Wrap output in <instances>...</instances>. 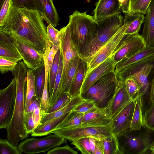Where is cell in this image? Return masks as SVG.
<instances>
[{
  "mask_svg": "<svg viewBox=\"0 0 154 154\" xmlns=\"http://www.w3.org/2000/svg\"><path fill=\"white\" fill-rule=\"evenodd\" d=\"M43 20L35 9L14 7L4 24L0 26V31L43 55L48 38Z\"/></svg>",
  "mask_w": 154,
  "mask_h": 154,
  "instance_id": "6da1fadb",
  "label": "cell"
},
{
  "mask_svg": "<svg viewBox=\"0 0 154 154\" xmlns=\"http://www.w3.org/2000/svg\"><path fill=\"white\" fill-rule=\"evenodd\" d=\"M27 68L23 61H20L12 72L16 83V99L12 119L6 129L7 139L16 147L18 146L20 141L26 139L28 135L24 123Z\"/></svg>",
  "mask_w": 154,
  "mask_h": 154,
  "instance_id": "7a4b0ae2",
  "label": "cell"
},
{
  "mask_svg": "<svg viewBox=\"0 0 154 154\" xmlns=\"http://www.w3.org/2000/svg\"><path fill=\"white\" fill-rule=\"evenodd\" d=\"M154 73V55L133 64L118 72V80L125 82L133 79L139 89V96L142 97L143 113L152 103L150 99L151 82Z\"/></svg>",
  "mask_w": 154,
  "mask_h": 154,
  "instance_id": "3957f363",
  "label": "cell"
},
{
  "mask_svg": "<svg viewBox=\"0 0 154 154\" xmlns=\"http://www.w3.org/2000/svg\"><path fill=\"white\" fill-rule=\"evenodd\" d=\"M68 24L72 41L81 56L96 34L97 22L87 11L76 10L69 16Z\"/></svg>",
  "mask_w": 154,
  "mask_h": 154,
  "instance_id": "277c9868",
  "label": "cell"
},
{
  "mask_svg": "<svg viewBox=\"0 0 154 154\" xmlns=\"http://www.w3.org/2000/svg\"><path fill=\"white\" fill-rule=\"evenodd\" d=\"M118 82L114 71L108 73L81 93V96L83 99L92 101L97 108H106L114 96Z\"/></svg>",
  "mask_w": 154,
  "mask_h": 154,
  "instance_id": "5b68a950",
  "label": "cell"
},
{
  "mask_svg": "<svg viewBox=\"0 0 154 154\" xmlns=\"http://www.w3.org/2000/svg\"><path fill=\"white\" fill-rule=\"evenodd\" d=\"M117 137L124 154L146 153L154 144V131L145 126L140 130H127Z\"/></svg>",
  "mask_w": 154,
  "mask_h": 154,
  "instance_id": "8992f818",
  "label": "cell"
},
{
  "mask_svg": "<svg viewBox=\"0 0 154 154\" xmlns=\"http://www.w3.org/2000/svg\"><path fill=\"white\" fill-rule=\"evenodd\" d=\"M120 13L97 21L96 34L85 49L81 57L87 62L124 24Z\"/></svg>",
  "mask_w": 154,
  "mask_h": 154,
  "instance_id": "52a82bcc",
  "label": "cell"
},
{
  "mask_svg": "<svg viewBox=\"0 0 154 154\" xmlns=\"http://www.w3.org/2000/svg\"><path fill=\"white\" fill-rule=\"evenodd\" d=\"M128 27L127 24H124L115 34L87 62V69L85 79L94 69L106 59L112 56L119 44L125 35Z\"/></svg>",
  "mask_w": 154,
  "mask_h": 154,
  "instance_id": "ba28073f",
  "label": "cell"
},
{
  "mask_svg": "<svg viewBox=\"0 0 154 154\" xmlns=\"http://www.w3.org/2000/svg\"><path fill=\"white\" fill-rule=\"evenodd\" d=\"M70 141L84 137L103 139L112 134V126H77L54 131L51 132Z\"/></svg>",
  "mask_w": 154,
  "mask_h": 154,
  "instance_id": "9c48e42d",
  "label": "cell"
},
{
  "mask_svg": "<svg viewBox=\"0 0 154 154\" xmlns=\"http://www.w3.org/2000/svg\"><path fill=\"white\" fill-rule=\"evenodd\" d=\"M66 143V139L54 134L42 138L26 139L20 142L18 147L22 153L35 154L45 152Z\"/></svg>",
  "mask_w": 154,
  "mask_h": 154,
  "instance_id": "30bf717a",
  "label": "cell"
},
{
  "mask_svg": "<svg viewBox=\"0 0 154 154\" xmlns=\"http://www.w3.org/2000/svg\"><path fill=\"white\" fill-rule=\"evenodd\" d=\"M16 95L15 79H12L6 88L0 91V128L6 129L12 119Z\"/></svg>",
  "mask_w": 154,
  "mask_h": 154,
  "instance_id": "8fae6325",
  "label": "cell"
},
{
  "mask_svg": "<svg viewBox=\"0 0 154 154\" xmlns=\"http://www.w3.org/2000/svg\"><path fill=\"white\" fill-rule=\"evenodd\" d=\"M146 46L138 33L126 35L119 44L112 56L116 65Z\"/></svg>",
  "mask_w": 154,
  "mask_h": 154,
  "instance_id": "7c38bea8",
  "label": "cell"
},
{
  "mask_svg": "<svg viewBox=\"0 0 154 154\" xmlns=\"http://www.w3.org/2000/svg\"><path fill=\"white\" fill-rule=\"evenodd\" d=\"M59 31L60 49L63 60L62 86L71 61L75 56L80 55L72 41L69 25L61 28Z\"/></svg>",
  "mask_w": 154,
  "mask_h": 154,
  "instance_id": "4fadbf2b",
  "label": "cell"
},
{
  "mask_svg": "<svg viewBox=\"0 0 154 154\" xmlns=\"http://www.w3.org/2000/svg\"><path fill=\"white\" fill-rule=\"evenodd\" d=\"M135 100H132L130 101L112 118V132L116 136L125 131L129 129L135 108Z\"/></svg>",
  "mask_w": 154,
  "mask_h": 154,
  "instance_id": "5bb4252c",
  "label": "cell"
},
{
  "mask_svg": "<svg viewBox=\"0 0 154 154\" xmlns=\"http://www.w3.org/2000/svg\"><path fill=\"white\" fill-rule=\"evenodd\" d=\"M112 122L108 107L103 109L96 107L84 114L79 126H112Z\"/></svg>",
  "mask_w": 154,
  "mask_h": 154,
  "instance_id": "9a60e30c",
  "label": "cell"
},
{
  "mask_svg": "<svg viewBox=\"0 0 154 154\" xmlns=\"http://www.w3.org/2000/svg\"><path fill=\"white\" fill-rule=\"evenodd\" d=\"M17 51L28 68L32 70L44 62L43 56L26 44L14 39Z\"/></svg>",
  "mask_w": 154,
  "mask_h": 154,
  "instance_id": "2e32d148",
  "label": "cell"
},
{
  "mask_svg": "<svg viewBox=\"0 0 154 154\" xmlns=\"http://www.w3.org/2000/svg\"><path fill=\"white\" fill-rule=\"evenodd\" d=\"M131 100L127 91L125 82L118 81L115 94L108 108L112 118Z\"/></svg>",
  "mask_w": 154,
  "mask_h": 154,
  "instance_id": "e0dca14e",
  "label": "cell"
},
{
  "mask_svg": "<svg viewBox=\"0 0 154 154\" xmlns=\"http://www.w3.org/2000/svg\"><path fill=\"white\" fill-rule=\"evenodd\" d=\"M116 64L112 57L106 59L94 69L84 79L81 93L86 91L96 81L103 75L114 71Z\"/></svg>",
  "mask_w": 154,
  "mask_h": 154,
  "instance_id": "ac0fdd59",
  "label": "cell"
},
{
  "mask_svg": "<svg viewBox=\"0 0 154 154\" xmlns=\"http://www.w3.org/2000/svg\"><path fill=\"white\" fill-rule=\"evenodd\" d=\"M95 5L93 17L97 21L120 13L121 4L118 0H99Z\"/></svg>",
  "mask_w": 154,
  "mask_h": 154,
  "instance_id": "d6986e66",
  "label": "cell"
},
{
  "mask_svg": "<svg viewBox=\"0 0 154 154\" xmlns=\"http://www.w3.org/2000/svg\"><path fill=\"white\" fill-rule=\"evenodd\" d=\"M35 9L48 24H51L55 27L59 25L60 17L53 0H35Z\"/></svg>",
  "mask_w": 154,
  "mask_h": 154,
  "instance_id": "ffe728a7",
  "label": "cell"
},
{
  "mask_svg": "<svg viewBox=\"0 0 154 154\" xmlns=\"http://www.w3.org/2000/svg\"><path fill=\"white\" fill-rule=\"evenodd\" d=\"M145 17L141 35L146 46L154 47V0H152Z\"/></svg>",
  "mask_w": 154,
  "mask_h": 154,
  "instance_id": "44dd1931",
  "label": "cell"
},
{
  "mask_svg": "<svg viewBox=\"0 0 154 154\" xmlns=\"http://www.w3.org/2000/svg\"><path fill=\"white\" fill-rule=\"evenodd\" d=\"M87 62L80 56L68 92L72 98L81 94V89L87 72Z\"/></svg>",
  "mask_w": 154,
  "mask_h": 154,
  "instance_id": "7402d4cb",
  "label": "cell"
},
{
  "mask_svg": "<svg viewBox=\"0 0 154 154\" xmlns=\"http://www.w3.org/2000/svg\"><path fill=\"white\" fill-rule=\"evenodd\" d=\"M153 55L154 47L146 46L117 63L116 65L114 72L116 74L126 67Z\"/></svg>",
  "mask_w": 154,
  "mask_h": 154,
  "instance_id": "603a6c76",
  "label": "cell"
},
{
  "mask_svg": "<svg viewBox=\"0 0 154 154\" xmlns=\"http://www.w3.org/2000/svg\"><path fill=\"white\" fill-rule=\"evenodd\" d=\"M69 114L53 119L44 123L41 124L31 132V136L32 137H40L51 134L64 120Z\"/></svg>",
  "mask_w": 154,
  "mask_h": 154,
  "instance_id": "cb8c5ba5",
  "label": "cell"
},
{
  "mask_svg": "<svg viewBox=\"0 0 154 154\" xmlns=\"http://www.w3.org/2000/svg\"><path fill=\"white\" fill-rule=\"evenodd\" d=\"M145 17L143 14L139 12L125 14L123 23L128 25L125 35L138 33L144 22Z\"/></svg>",
  "mask_w": 154,
  "mask_h": 154,
  "instance_id": "d4e9b609",
  "label": "cell"
},
{
  "mask_svg": "<svg viewBox=\"0 0 154 154\" xmlns=\"http://www.w3.org/2000/svg\"><path fill=\"white\" fill-rule=\"evenodd\" d=\"M82 100L80 95H78L72 98L67 105L60 109L50 113L45 114L42 116L41 124L44 123L53 119L69 114L81 103Z\"/></svg>",
  "mask_w": 154,
  "mask_h": 154,
  "instance_id": "484cf974",
  "label": "cell"
},
{
  "mask_svg": "<svg viewBox=\"0 0 154 154\" xmlns=\"http://www.w3.org/2000/svg\"><path fill=\"white\" fill-rule=\"evenodd\" d=\"M143 110V100L141 96H139L135 100V104L131 125V131L140 130L144 126Z\"/></svg>",
  "mask_w": 154,
  "mask_h": 154,
  "instance_id": "4316f807",
  "label": "cell"
},
{
  "mask_svg": "<svg viewBox=\"0 0 154 154\" xmlns=\"http://www.w3.org/2000/svg\"><path fill=\"white\" fill-rule=\"evenodd\" d=\"M31 71L35 76L36 91L35 98L38 101L40 106L45 82V70L44 62Z\"/></svg>",
  "mask_w": 154,
  "mask_h": 154,
  "instance_id": "83f0119b",
  "label": "cell"
},
{
  "mask_svg": "<svg viewBox=\"0 0 154 154\" xmlns=\"http://www.w3.org/2000/svg\"><path fill=\"white\" fill-rule=\"evenodd\" d=\"M102 141L104 154H124L119 144L117 136L114 133L104 138Z\"/></svg>",
  "mask_w": 154,
  "mask_h": 154,
  "instance_id": "f1b7e54d",
  "label": "cell"
},
{
  "mask_svg": "<svg viewBox=\"0 0 154 154\" xmlns=\"http://www.w3.org/2000/svg\"><path fill=\"white\" fill-rule=\"evenodd\" d=\"M80 55L74 57L71 61L66 75L61 86L62 92L68 93L72 80L78 67Z\"/></svg>",
  "mask_w": 154,
  "mask_h": 154,
  "instance_id": "f546056e",
  "label": "cell"
},
{
  "mask_svg": "<svg viewBox=\"0 0 154 154\" xmlns=\"http://www.w3.org/2000/svg\"><path fill=\"white\" fill-rule=\"evenodd\" d=\"M84 114L78 112L74 110H72L70 112L64 120L55 128L54 131L60 129L80 126L82 123Z\"/></svg>",
  "mask_w": 154,
  "mask_h": 154,
  "instance_id": "4dcf8cb0",
  "label": "cell"
},
{
  "mask_svg": "<svg viewBox=\"0 0 154 154\" xmlns=\"http://www.w3.org/2000/svg\"><path fill=\"white\" fill-rule=\"evenodd\" d=\"M25 110L27 109L32 100L36 96L35 76L32 71L29 69H27V80Z\"/></svg>",
  "mask_w": 154,
  "mask_h": 154,
  "instance_id": "1f68e13d",
  "label": "cell"
},
{
  "mask_svg": "<svg viewBox=\"0 0 154 154\" xmlns=\"http://www.w3.org/2000/svg\"><path fill=\"white\" fill-rule=\"evenodd\" d=\"M45 70V82L42 93L40 108L42 116L47 113L51 106L50 97L48 93V79L49 70L48 62H44Z\"/></svg>",
  "mask_w": 154,
  "mask_h": 154,
  "instance_id": "d6a6232c",
  "label": "cell"
},
{
  "mask_svg": "<svg viewBox=\"0 0 154 154\" xmlns=\"http://www.w3.org/2000/svg\"><path fill=\"white\" fill-rule=\"evenodd\" d=\"M60 54L59 48L55 56L51 67L49 73L48 89L50 98L53 94L55 80L58 72Z\"/></svg>",
  "mask_w": 154,
  "mask_h": 154,
  "instance_id": "836d02e7",
  "label": "cell"
},
{
  "mask_svg": "<svg viewBox=\"0 0 154 154\" xmlns=\"http://www.w3.org/2000/svg\"><path fill=\"white\" fill-rule=\"evenodd\" d=\"M63 69V57L60 52L58 72L55 80L53 94L50 98L51 105L54 103L62 92L61 91V79Z\"/></svg>",
  "mask_w": 154,
  "mask_h": 154,
  "instance_id": "e575fe53",
  "label": "cell"
},
{
  "mask_svg": "<svg viewBox=\"0 0 154 154\" xmlns=\"http://www.w3.org/2000/svg\"><path fill=\"white\" fill-rule=\"evenodd\" d=\"M68 93L62 92L46 113L58 110L67 105L72 99Z\"/></svg>",
  "mask_w": 154,
  "mask_h": 154,
  "instance_id": "d590c367",
  "label": "cell"
},
{
  "mask_svg": "<svg viewBox=\"0 0 154 154\" xmlns=\"http://www.w3.org/2000/svg\"><path fill=\"white\" fill-rule=\"evenodd\" d=\"M89 137L79 138L72 141L71 144L82 154H93Z\"/></svg>",
  "mask_w": 154,
  "mask_h": 154,
  "instance_id": "8d00e7d4",
  "label": "cell"
},
{
  "mask_svg": "<svg viewBox=\"0 0 154 154\" xmlns=\"http://www.w3.org/2000/svg\"><path fill=\"white\" fill-rule=\"evenodd\" d=\"M0 58L18 63L22 60L19 53L0 45Z\"/></svg>",
  "mask_w": 154,
  "mask_h": 154,
  "instance_id": "74e56055",
  "label": "cell"
},
{
  "mask_svg": "<svg viewBox=\"0 0 154 154\" xmlns=\"http://www.w3.org/2000/svg\"><path fill=\"white\" fill-rule=\"evenodd\" d=\"M14 7L12 0H5L0 7V26L4 24Z\"/></svg>",
  "mask_w": 154,
  "mask_h": 154,
  "instance_id": "f35d334b",
  "label": "cell"
},
{
  "mask_svg": "<svg viewBox=\"0 0 154 154\" xmlns=\"http://www.w3.org/2000/svg\"><path fill=\"white\" fill-rule=\"evenodd\" d=\"M152 0H135L131 3L129 13L139 12L146 14Z\"/></svg>",
  "mask_w": 154,
  "mask_h": 154,
  "instance_id": "ab89813d",
  "label": "cell"
},
{
  "mask_svg": "<svg viewBox=\"0 0 154 154\" xmlns=\"http://www.w3.org/2000/svg\"><path fill=\"white\" fill-rule=\"evenodd\" d=\"M1 154H21L22 152L18 146L13 145L7 139L1 138L0 140Z\"/></svg>",
  "mask_w": 154,
  "mask_h": 154,
  "instance_id": "60d3db41",
  "label": "cell"
},
{
  "mask_svg": "<svg viewBox=\"0 0 154 154\" xmlns=\"http://www.w3.org/2000/svg\"><path fill=\"white\" fill-rule=\"evenodd\" d=\"M144 126L148 129L154 131V102L144 112L143 116Z\"/></svg>",
  "mask_w": 154,
  "mask_h": 154,
  "instance_id": "b9f144b4",
  "label": "cell"
},
{
  "mask_svg": "<svg viewBox=\"0 0 154 154\" xmlns=\"http://www.w3.org/2000/svg\"><path fill=\"white\" fill-rule=\"evenodd\" d=\"M126 88L131 100H135L139 96V89L138 86L132 79H128L125 81Z\"/></svg>",
  "mask_w": 154,
  "mask_h": 154,
  "instance_id": "7bdbcfd3",
  "label": "cell"
},
{
  "mask_svg": "<svg viewBox=\"0 0 154 154\" xmlns=\"http://www.w3.org/2000/svg\"><path fill=\"white\" fill-rule=\"evenodd\" d=\"M47 33L48 38L52 45L60 46V31L51 24H49L47 27Z\"/></svg>",
  "mask_w": 154,
  "mask_h": 154,
  "instance_id": "ee69618b",
  "label": "cell"
},
{
  "mask_svg": "<svg viewBox=\"0 0 154 154\" xmlns=\"http://www.w3.org/2000/svg\"><path fill=\"white\" fill-rule=\"evenodd\" d=\"M0 45L18 52L13 38L0 31Z\"/></svg>",
  "mask_w": 154,
  "mask_h": 154,
  "instance_id": "f6af8a7d",
  "label": "cell"
},
{
  "mask_svg": "<svg viewBox=\"0 0 154 154\" xmlns=\"http://www.w3.org/2000/svg\"><path fill=\"white\" fill-rule=\"evenodd\" d=\"M95 107H96L92 101L83 99L81 103L74 110L78 112L85 114Z\"/></svg>",
  "mask_w": 154,
  "mask_h": 154,
  "instance_id": "bcb514c9",
  "label": "cell"
},
{
  "mask_svg": "<svg viewBox=\"0 0 154 154\" xmlns=\"http://www.w3.org/2000/svg\"><path fill=\"white\" fill-rule=\"evenodd\" d=\"M93 154H104V148L102 139L95 137L89 138Z\"/></svg>",
  "mask_w": 154,
  "mask_h": 154,
  "instance_id": "7dc6e473",
  "label": "cell"
},
{
  "mask_svg": "<svg viewBox=\"0 0 154 154\" xmlns=\"http://www.w3.org/2000/svg\"><path fill=\"white\" fill-rule=\"evenodd\" d=\"M17 63L0 58V71L2 74L13 71Z\"/></svg>",
  "mask_w": 154,
  "mask_h": 154,
  "instance_id": "c3c4849f",
  "label": "cell"
},
{
  "mask_svg": "<svg viewBox=\"0 0 154 154\" xmlns=\"http://www.w3.org/2000/svg\"><path fill=\"white\" fill-rule=\"evenodd\" d=\"M48 154H77V151L74 150L68 145L61 147H54L48 151Z\"/></svg>",
  "mask_w": 154,
  "mask_h": 154,
  "instance_id": "681fc988",
  "label": "cell"
},
{
  "mask_svg": "<svg viewBox=\"0 0 154 154\" xmlns=\"http://www.w3.org/2000/svg\"><path fill=\"white\" fill-rule=\"evenodd\" d=\"M33 112H25L24 114V123L26 132L28 134L31 133L35 128L33 118Z\"/></svg>",
  "mask_w": 154,
  "mask_h": 154,
  "instance_id": "f907efd6",
  "label": "cell"
},
{
  "mask_svg": "<svg viewBox=\"0 0 154 154\" xmlns=\"http://www.w3.org/2000/svg\"><path fill=\"white\" fill-rule=\"evenodd\" d=\"M12 0L14 7L35 9V0Z\"/></svg>",
  "mask_w": 154,
  "mask_h": 154,
  "instance_id": "816d5d0a",
  "label": "cell"
},
{
  "mask_svg": "<svg viewBox=\"0 0 154 154\" xmlns=\"http://www.w3.org/2000/svg\"><path fill=\"white\" fill-rule=\"evenodd\" d=\"M60 46L52 45L49 52L48 57V62L49 72L51 67L55 56Z\"/></svg>",
  "mask_w": 154,
  "mask_h": 154,
  "instance_id": "f5cc1de1",
  "label": "cell"
},
{
  "mask_svg": "<svg viewBox=\"0 0 154 154\" xmlns=\"http://www.w3.org/2000/svg\"><path fill=\"white\" fill-rule=\"evenodd\" d=\"M42 115L40 106L37 107L33 112V118L35 128L41 124Z\"/></svg>",
  "mask_w": 154,
  "mask_h": 154,
  "instance_id": "db71d44e",
  "label": "cell"
},
{
  "mask_svg": "<svg viewBox=\"0 0 154 154\" xmlns=\"http://www.w3.org/2000/svg\"><path fill=\"white\" fill-rule=\"evenodd\" d=\"M120 3L121 8L122 12L125 14L130 12L131 0H118Z\"/></svg>",
  "mask_w": 154,
  "mask_h": 154,
  "instance_id": "11a10c76",
  "label": "cell"
},
{
  "mask_svg": "<svg viewBox=\"0 0 154 154\" xmlns=\"http://www.w3.org/2000/svg\"><path fill=\"white\" fill-rule=\"evenodd\" d=\"M40 106L38 101L35 97H34L31 101L25 112H33L38 107Z\"/></svg>",
  "mask_w": 154,
  "mask_h": 154,
  "instance_id": "9f6ffc18",
  "label": "cell"
},
{
  "mask_svg": "<svg viewBox=\"0 0 154 154\" xmlns=\"http://www.w3.org/2000/svg\"><path fill=\"white\" fill-rule=\"evenodd\" d=\"M150 99L152 103L154 102V73L151 83Z\"/></svg>",
  "mask_w": 154,
  "mask_h": 154,
  "instance_id": "6f0895ef",
  "label": "cell"
},
{
  "mask_svg": "<svg viewBox=\"0 0 154 154\" xmlns=\"http://www.w3.org/2000/svg\"><path fill=\"white\" fill-rule=\"evenodd\" d=\"M149 150L151 151L150 153L154 154V144L151 147Z\"/></svg>",
  "mask_w": 154,
  "mask_h": 154,
  "instance_id": "680465c9",
  "label": "cell"
},
{
  "mask_svg": "<svg viewBox=\"0 0 154 154\" xmlns=\"http://www.w3.org/2000/svg\"><path fill=\"white\" fill-rule=\"evenodd\" d=\"M5 1V0H0V7L2 6Z\"/></svg>",
  "mask_w": 154,
  "mask_h": 154,
  "instance_id": "91938a15",
  "label": "cell"
},
{
  "mask_svg": "<svg viewBox=\"0 0 154 154\" xmlns=\"http://www.w3.org/2000/svg\"><path fill=\"white\" fill-rule=\"evenodd\" d=\"M135 0H131V3L134 2Z\"/></svg>",
  "mask_w": 154,
  "mask_h": 154,
  "instance_id": "94428289",
  "label": "cell"
},
{
  "mask_svg": "<svg viewBox=\"0 0 154 154\" xmlns=\"http://www.w3.org/2000/svg\"></svg>",
  "mask_w": 154,
  "mask_h": 154,
  "instance_id": "6125c7cd",
  "label": "cell"
}]
</instances>
